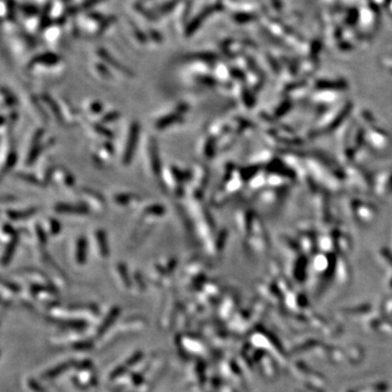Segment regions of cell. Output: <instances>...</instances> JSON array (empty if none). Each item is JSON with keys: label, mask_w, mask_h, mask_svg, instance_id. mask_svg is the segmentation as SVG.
Wrapping results in <instances>:
<instances>
[{"label": "cell", "mask_w": 392, "mask_h": 392, "mask_svg": "<svg viewBox=\"0 0 392 392\" xmlns=\"http://www.w3.org/2000/svg\"><path fill=\"white\" fill-rule=\"evenodd\" d=\"M79 195L82 201V204L90 211H94L96 214H99V212H103L106 209V202L99 193L91 190V188L84 187L81 188Z\"/></svg>", "instance_id": "cell-1"}, {"label": "cell", "mask_w": 392, "mask_h": 392, "mask_svg": "<svg viewBox=\"0 0 392 392\" xmlns=\"http://www.w3.org/2000/svg\"><path fill=\"white\" fill-rule=\"evenodd\" d=\"M139 131H141V125H139L137 121L131 123L127 143H125V148L122 156V161L124 166H128V164L132 161L135 151H137Z\"/></svg>", "instance_id": "cell-2"}, {"label": "cell", "mask_w": 392, "mask_h": 392, "mask_svg": "<svg viewBox=\"0 0 392 392\" xmlns=\"http://www.w3.org/2000/svg\"><path fill=\"white\" fill-rule=\"evenodd\" d=\"M221 6L220 4H214V6H208L206 8L203 9L201 12H198L195 17H193L188 23L186 24V26L184 28V35L185 37L190 38L192 37L194 34L198 31V28L202 26V24L204 23V21L206 19L212 14L214 12H216L217 10H220Z\"/></svg>", "instance_id": "cell-3"}, {"label": "cell", "mask_w": 392, "mask_h": 392, "mask_svg": "<svg viewBox=\"0 0 392 392\" xmlns=\"http://www.w3.org/2000/svg\"><path fill=\"white\" fill-rule=\"evenodd\" d=\"M188 105L187 104H180L176 108V110L172 113H169L168 115H164L162 117L159 118L156 123H155V128L157 130H164L172 127V125L180 123L182 120H184V115L187 113Z\"/></svg>", "instance_id": "cell-4"}, {"label": "cell", "mask_w": 392, "mask_h": 392, "mask_svg": "<svg viewBox=\"0 0 392 392\" xmlns=\"http://www.w3.org/2000/svg\"><path fill=\"white\" fill-rule=\"evenodd\" d=\"M148 161L149 167H151V173L152 176L155 177L158 180H161L162 167L161 162V158H159V151H158V144L155 141L154 138H149L148 141Z\"/></svg>", "instance_id": "cell-5"}, {"label": "cell", "mask_w": 392, "mask_h": 392, "mask_svg": "<svg viewBox=\"0 0 392 392\" xmlns=\"http://www.w3.org/2000/svg\"><path fill=\"white\" fill-rule=\"evenodd\" d=\"M61 57L56 54V52L46 51L43 54H38L35 57H33L31 61L28 62L27 68L32 69L35 66H44V67H55L58 64H60Z\"/></svg>", "instance_id": "cell-6"}, {"label": "cell", "mask_w": 392, "mask_h": 392, "mask_svg": "<svg viewBox=\"0 0 392 392\" xmlns=\"http://www.w3.org/2000/svg\"><path fill=\"white\" fill-rule=\"evenodd\" d=\"M97 55L100 58L101 60H103L106 65L109 66V67H113L115 68V70L119 71L120 73H123L124 75L127 76H133V72L131 71L129 68L125 67L124 65L120 64V62L115 59V57L111 56L108 50H106L105 48H99L98 51H97Z\"/></svg>", "instance_id": "cell-7"}, {"label": "cell", "mask_w": 392, "mask_h": 392, "mask_svg": "<svg viewBox=\"0 0 392 392\" xmlns=\"http://www.w3.org/2000/svg\"><path fill=\"white\" fill-rule=\"evenodd\" d=\"M43 135H44L43 130H38L35 133V137H34L32 144H31L30 152H28V155H27L26 163L28 164V166H31L34 161H36V159L38 158V156H40V154L43 151V147L46 146L45 144L42 143Z\"/></svg>", "instance_id": "cell-8"}, {"label": "cell", "mask_w": 392, "mask_h": 392, "mask_svg": "<svg viewBox=\"0 0 392 392\" xmlns=\"http://www.w3.org/2000/svg\"><path fill=\"white\" fill-rule=\"evenodd\" d=\"M95 248L101 258H107L109 256V245L108 239L104 230H97L94 232Z\"/></svg>", "instance_id": "cell-9"}, {"label": "cell", "mask_w": 392, "mask_h": 392, "mask_svg": "<svg viewBox=\"0 0 392 392\" xmlns=\"http://www.w3.org/2000/svg\"><path fill=\"white\" fill-rule=\"evenodd\" d=\"M52 179L56 182L59 183V184H62L66 187H72L74 185V178L72 174L66 170L65 168H60V167H55L54 168V172H52Z\"/></svg>", "instance_id": "cell-10"}, {"label": "cell", "mask_w": 392, "mask_h": 392, "mask_svg": "<svg viewBox=\"0 0 392 392\" xmlns=\"http://www.w3.org/2000/svg\"><path fill=\"white\" fill-rule=\"evenodd\" d=\"M42 100H43V103L46 105V107L51 111L52 115H54V119L57 121V122L59 124L65 123L64 115H62V110H61L60 105L58 104L54 98H51L48 94H43L42 95Z\"/></svg>", "instance_id": "cell-11"}, {"label": "cell", "mask_w": 392, "mask_h": 392, "mask_svg": "<svg viewBox=\"0 0 392 392\" xmlns=\"http://www.w3.org/2000/svg\"><path fill=\"white\" fill-rule=\"evenodd\" d=\"M55 211L58 214L62 215H87L90 214V210L83 205L82 206H75L66 204V203H59L55 206Z\"/></svg>", "instance_id": "cell-12"}, {"label": "cell", "mask_w": 392, "mask_h": 392, "mask_svg": "<svg viewBox=\"0 0 392 392\" xmlns=\"http://www.w3.org/2000/svg\"><path fill=\"white\" fill-rule=\"evenodd\" d=\"M164 212H166V209H164V207L161 204H153L151 206H148L144 209L141 220H139V224L146 225L147 221L163 216Z\"/></svg>", "instance_id": "cell-13"}, {"label": "cell", "mask_w": 392, "mask_h": 392, "mask_svg": "<svg viewBox=\"0 0 392 392\" xmlns=\"http://www.w3.org/2000/svg\"><path fill=\"white\" fill-rule=\"evenodd\" d=\"M114 201L121 207H128L130 205L138 204L141 202V197L135 194H130V193H119L114 196Z\"/></svg>", "instance_id": "cell-14"}, {"label": "cell", "mask_w": 392, "mask_h": 392, "mask_svg": "<svg viewBox=\"0 0 392 392\" xmlns=\"http://www.w3.org/2000/svg\"><path fill=\"white\" fill-rule=\"evenodd\" d=\"M87 240L85 236H80L76 240L75 246V260L79 265H83L86 261L87 255Z\"/></svg>", "instance_id": "cell-15"}, {"label": "cell", "mask_w": 392, "mask_h": 392, "mask_svg": "<svg viewBox=\"0 0 392 392\" xmlns=\"http://www.w3.org/2000/svg\"><path fill=\"white\" fill-rule=\"evenodd\" d=\"M37 208H28L25 210H11L9 209L6 211V215L8 216V219L12 221H20L25 220L27 218L32 217L34 214H36Z\"/></svg>", "instance_id": "cell-16"}, {"label": "cell", "mask_w": 392, "mask_h": 392, "mask_svg": "<svg viewBox=\"0 0 392 392\" xmlns=\"http://www.w3.org/2000/svg\"><path fill=\"white\" fill-rule=\"evenodd\" d=\"M182 0H167L161 4H158L155 9V12H156L157 16H167V14L171 13L174 9H176Z\"/></svg>", "instance_id": "cell-17"}, {"label": "cell", "mask_w": 392, "mask_h": 392, "mask_svg": "<svg viewBox=\"0 0 392 392\" xmlns=\"http://www.w3.org/2000/svg\"><path fill=\"white\" fill-rule=\"evenodd\" d=\"M18 243H19V234H17L10 241H8L7 248L4 249V253L2 255V264L3 265H8L9 263H10V260L14 255V252H16V250H17Z\"/></svg>", "instance_id": "cell-18"}, {"label": "cell", "mask_w": 392, "mask_h": 392, "mask_svg": "<svg viewBox=\"0 0 392 392\" xmlns=\"http://www.w3.org/2000/svg\"><path fill=\"white\" fill-rule=\"evenodd\" d=\"M50 12H51V4L50 2H47L45 4V7H44V10L40 18V23H38V28H40V31H45L46 28L49 27L52 24Z\"/></svg>", "instance_id": "cell-19"}, {"label": "cell", "mask_w": 392, "mask_h": 392, "mask_svg": "<svg viewBox=\"0 0 392 392\" xmlns=\"http://www.w3.org/2000/svg\"><path fill=\"white\" fill-rule=\"evenodd\" d=\"M186 61H202V62H212L217 59V55L211 51L204 52H196V54H191L185 56Z\"/></svg>", "instance_id": "cell-20"}, {"label": "cell", "mask_w": 392, "mask_h": 392, "mask_svg": "<svg viewBox=\"0 0 392 392\" xmlns=\"http://www.w3.org/2000/svg\"><path fill=\"white\" fill-rule=\"evenodd\" d=\"M113 155H114V149L111 147V145L108 142H105L98 149L97 159L99 161L106 163L113 159Z\"/></svg>", "instance_id": "cell-21"}, {"label": "cell", "mask_w": 392, "mask_h": 392, "mask_svg": "<svg viewBox=\"0 0 392 392\" xmlns=\"http://www.w3.org/2000/svg\"><path fill=\"white\" fill-rule=\"evenodd\" d=\"M19 10L25 18H33L40 14V8L35 3L23 2L19 6Z\"/></svg>", "instance_id": "cell-22"}, {"label": "cell", "mask_w": 392, "mask_h": 392, "mask_svg": "<svg viewBox=\"0 0 392 392\" xmlns=\"http://www.w3.org/2000/svg\"><path fill=\"white\" fill-rule=\"evenodd\" d=\"M17 161H18L17 153L14 151L9 152L7 158L3 159V161H2V163H3V166H2V176H4V174H6L8 171H10L11 169L17 164Z\"/></svg>", "instance_id": "cell-23"}, {"label": "cell", "mask_w": 392, "mask_h": 392, "mask_svg": "<svg viewBox=\"0 0 392 392\" xmlns=\"http://www.w3.org/2000/svg\"><path fill=\"white\" fill-rule=\"evenodd\" d=\"M1 94H2L3 106H7L8 108H12L13 106H16L18 104V99L16 96H14L10 91H8L4 86L1 89Z\"/></svg>", "instance_id": "cell-24"}, {"label": "cell", "mask_w": 392, "mask_h": 392, "mask_svg": "<svg viewBox=\"0 0 392 392\" xmlns=\"http://www.w3.org/2000/svg\"><path fill=\"white\" fill-rule=\"evenodd\" d=\"M7 3V19L8 21L14 22L17 18V11H18V4L14 0H3Z\"/></svg>", "instance_id": "cell-25"}, {"label": "cell", "mask_w": 392, "mask_h": 392, "mask_svg": "<svg viewBox=\"0 0 392 392\" xmlns=\"http://www.w3.org/2000/svg\"><path fill=\"white\" fill-rule=\"evenodd\" d=\"M16 177L18 179H20L22 181H25L27 183H30L32 185H36V186H44V183L41 182L40 180L36 177L32 176L31 173H25V172H18L16 174Z\"/></svg>", "instance_id": "cell-26"}, {"label": "cell", "mask_w": 392, "mask_h": 392, "mask_svg": "<svg viewBox=\"0 0 392 392\" xmlns=\"http://www.w3.org/2000/svg\"><path fill=\"white\" fill-rule=\"evenodd\" d=\"M134 7H135V9H137V11H138L139 13H142L143 16L146 19H148L149 21H157L158 20L157 14H155L154 11H149L148 9H146L143 6L142 2H137V3H135Z\"/></svg>", "instance_id": "cell-27"}, {"label": "cell", "mask_w": 392, "mask_h": 392, "mask_svg": "<svg viewBox=\"0 0 392 392\" xmlns=\"http://www.w3.org/2000/svg\"><path fill=\"white\" fill-rule=\"evenodd\" d=\"M91 128H92V130H94L95 133H97L98 135H100V137L106 138H113V133H111L110 131L105 127V124H103V123H100V122L93 123L91 125Z\"/></svg>", "instance_id": "cell-28"}, {"label": "cell", "mask_w": 392, "mask_h": 392, "mask_svg": "<svg viewBox=\"0 0 392 392\" xmlns=\"http://www.w3.org/2000/svg\"><path fill=\"white\" fill-rule=\"evenodd\" d=\"M47 227H48V229L46 231H47L48 234H50L52 236H56V235H58L60 233L61 224L57 219H52V218H51V219H49V221H48Z\"/></svg>", "instance_id": "cell-29"}, {"label": "cell", "mask_w": 392, "mask_h": 392, "mask_svg": "<svg viewBox=\"0 0 392 392\" xmlns=\"http://www.w3.org/2000/svg\"><path fill=\"white\" fill-rule=\"evenodd\" d=\"M131 25H132V31L135 38L141 44H146L148 41V35H146L134 22H131Z\"/></svg>", "instance_id": "cell-30"}, {"label": "cell", "mask_w": 392, "mask_h": 392, "mask_svg": "<svg viewBox=\"0 0 392 392\" xmlns=\"http://www.w3.org/2000/svg\"><path fill=\"white\" fill-rule=\"evenodd\" d=\"M115 20H117V18H115V16L106 17L104 20L99 23V26H98V30H97L98 35H100V34H103L105 31H107V28L111 25V24L115 23Z\"/></svg>", "instance_id": "cell-31"}, {"label": "cell", "mask_w": 392, "mask_h": 392, "mask_svg": "<svg viewBox=\"0 0 392 392\" xmlns=\"http://www.w3.org/2000/svg\"><path fill=\"white\" fill-rule=\"evenodd\" d=\"M120 118V114L118 111H109L107 114H104L101 115V118L99 119L98 122L103 123V124H107L110 122H114V121L118 120Z\"/></svg>", "instance_id": "cell-32"}, {"label": "cell", "mask_w": 392, "mask_h": 392, "mask_svg": "<svg viewBox=\"0 0 392 392\" xmlns=\"http://www.w3.org/2000/svg\"><path fill=\"white\" fill-rule=\"evenodd\" d=\"M95 68H96V70H97L98 74L105 77V79H110V77L113 76L108 66L106 65L105 62H98V64L95 65Z\"/></svg>", "instance_id": "cell-33"}, {"label": "cell", "mask_w": 392, "mask_h": 392, "mask_svg": "<svg viewBox=\"0 0 392 392\" xmlns=\"http://www.w3.org/2000/svg\"><path fill=\"white\" fill-rule=\"evenodd\" d=\"M105 1H107V0H84L79 6V10H90V9L98 6V4Z\"/></svg>", "instance_id": "cell-34"}, {"label": "cell", "mask_w": 392, "mask_h": 392, "mask_svg": "<svg viewBox=\"0 0 392 392\" xmlns=\"http://www.w3.org/2000/svg\"><path fill=\"white\" fill-rule=\"evenodd\" d=\"M104 110V106L101 105L99 101H93V103L90 104V107H89V111H90V115H100L103 113Z\"/></svg>", "instance_id": "cell-35"}, {"label": "cell", "mask_w": 392, "mask_h": 392, "mask_svg": "<svg viewBox=\"0 0 392 392\" xmlns=\"http://www.w3.org/2000/svg\"><path fill=\"white\" fill-rule=\"evenodd\" d=\"M148 38L157 44H161L163 41L161 33L157 30H155V28H149L148 30Z\"/></svg>", "instance_id": "cell-36"}, {"label": "cell", "mask_w": 392, "mask_h": 392, "mask_svg": "<svg viewBox=\"0 0 392 392\" xmlns=\"http://www.w3.org/2000/svg\"><path fill=\"white\" fill-rule=\"evenodd\" d=\"M214 138L209 137L206 139V143L204 145V155L207 158H210L211 155H212V151H214Z\"/></svg>", "instance_id": "cell-37"}, {"label": "cell", "mask_w": 392, "mask_h": 392, "mask_svg": "<svg viewBox=\"0 0 392 392\" xmlns=\"http://www.w3.org/2000/svg\"><path fill=\"white\" fill-rule=\"evenodd\" d=\"M87 18L90 19V20H92V21H95V22H98V23H100L101 21L104 20V19L106 18L104 14H101L100 12H97V11H90V12H87Z\"/></svg>", "instance_id": "cell-38"}, {"label": "cell", "mask_w": 392, "mask_h": 392, "mask_svg": "<svg viewBox=\"0 0 392 392\" xmlns=\"http://www.w3.org/2000/svg\"><path fill=\"white\" fill-rule=\"evenodd\" d=\"M233 19L234 21H236L238 23H245L251 20V16L245 13H236L233 16Z\"/></svg>", "instance_id": "cell-39"}, {"label": "cell", "mask_w": 392, "mask_h": 392, "mask_svg": "<svg viewBox=\"0 0 392 392\" xmlns=\"http://www.w3.org/2000/svg\"><path fill=\"white\" fill-rule=\"evenodd\" d=\"M144 1H147V0H144Z\"/></svg>", "instance_id": "cell-40"}]
</instances>
